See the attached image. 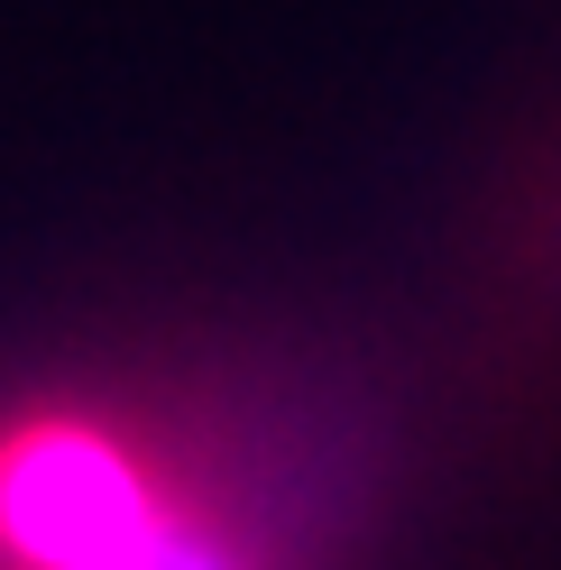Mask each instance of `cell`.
Wrapping results in <instances>:
<instances>
[{"label": "cell", "instance_id": "obj_1", "mask_svg": "<svg viewBox=\"0 0 561 570\" xmlns=\"http://www.w3.org/2000/svg\"><path fill=\"white\" fill-rule=\"evenodd\" d=\"M0 570H286L258 479L129 405L0 423Z\"/></svg>", "mask_w": 561, "mask_h": 570}]
</instances>
